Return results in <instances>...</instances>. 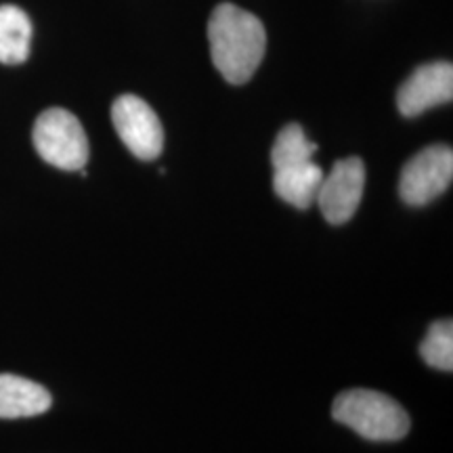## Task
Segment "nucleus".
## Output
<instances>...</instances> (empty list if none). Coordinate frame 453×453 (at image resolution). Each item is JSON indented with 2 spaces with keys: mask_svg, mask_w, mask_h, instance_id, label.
<instances>
[{
  "mask_svg": "<svg viewBox=\"0 0 453 453\" xmlns=\"http://www.w3.org/2000/svg\"><path fill=\"white\" fill-rule=\"evenodd\" d=\"M208 42L220 76L229 84H246L263 61L267 34L257 15L225 3L212 11Z\"/></svg>",
  "mask_w": 453,
  "mask_h": 453,
  "instance_id": "nucleus-1",
  "label": "nucleus"
},
{
  "mask_svg": "<svg viewBox=\"0 0 453 453\" xmlns=\"http://www.w3.org/2000/svg\"><path fill=\"white\" fill-rule=\"evenodd\" d=\"M332 418L367 441H401L410 433V416L388 395L350 388L336 396Z\"/></svg>",
  "mask_w": 453,
  "mask_h": 453,
  "instance_id": "nucleus-2",
  "label": "nucleus"
},
{
  "mask_svg": "<svg viewBox=\"0 0 453 453\" xmlns=\"http://www.w3.org/2000/svg\"><path fill=\"white\" fill-rule=\"evenodd\" d=\"M32 141L38 156L50 166L67 170H82L88 162V139L81 120L72 111L50 107L36 118Z\"/></svg>",
  "mask_w": 453,
  "mask_h": 453,
  "instance_id": "nucleus-3",
  "label": "nucleus"
},
{
  "mask_svg": "<svg viewBox=\"0 0 453 453\" xmlns=\"http://www.w3.org/2000/svg\"><path fill=\"white\" fill-rule=\"evenodd\" d=\"M453 179V151L447 145H430L405 164L399 179V196L407 206H426L445 194Z\"/></svg>",
  "mask_w": 453,
  "mask_h": 453,
  "instance_id": "nucleus-4",
  "label": "nucleus"
},
{
  "mask_svg": "<svg viewBox=\"0 0 453 453\" xmlns=\"http://www.w3.org/2000/svg\"><path fill=\"white\" fill-rule=\"evenodd\" d=\"M118 137L139 160H156L164 150V128L157 113L137 95H122L111 105Z\"/></svg>",
  "mask_w": 453,
  "mask_h": 453,
  "instance_id": "nucleus-5",
  "label": "nucleus"
},
{
  "mask_svg": "<svg viewBox=\"0 0 453 453\" xmlns=\"http://www.w3.org/2000/svg\"><path fill=\"white\" fill-rule=\"evenodd\" d=\"M365 166L361 157H344L334 164L330 173L324 174L319 191H317V206L327 223L344 225L355 217L364 197Z\"/></svg>",
  "mask_w": 453,
  "mask_h": 453,
  "instance_id": "nucleus-6",
  "label": "nucleus"
},
{
  "mask_svg": "<svg viewBox=\"0 0 453 453\" xmlns=\"http://www.w3.org/2000/svg\"><path fill=\"white\" fill-rule=\"evenodd\" d=\"M453 99V65L449 61L420 65L396 93V107L405 118L420 116L430 107Z\"/></svg>",
  "mask_w": 453,
  "mask_h": 453,
  "instance_id": "nucleus-7",
  "label": "nucleus"
},
{
  "mask_svg": "<svg viewBox=\"0 0 453 453\" xmlns=\"http://www.w3.org/2000/svg\"><path fill=\"white\" fill-rule=\"evenodd\" d=\"M53 396L41 384L27 378L0 373V418L15 420V418H32L49 411Z\"/></svg>",
  "mask_w": 453,
  "mask_h": 453,
  "instance_id": "nucleus-8",
  "label": "nucleus"
},
{
  "mask_svg": "<svg viewBox=\"0 0 453 453\" xmlns=\"http://www.w3.org/2000/svg\"><path fill=\"white\" fill-rule=\"evenodd\" d=\"M321 180H324V170L313 160L273 168V191L277 197L300 211H307L311 203H315Z\"/></svg>",
  "mask_w": 453,
  "mask_h": 453,
  "instance_id": "nucleus-9",
  "label": "nucleus"
},
{
  "mask_svg": "<svg viewBox=\"0 0 453 453\" xmlns=\"http://www.w3.org/2000/svg\"><path fill=\"white\" fill-rule=\"evenodd\" d=\"M32 21L24 9L0 4V64L19 65L30 57Z\"/></svg>",
  "mask_w": 453,
  "mask_h": 453,
  "instance_id": "nucleus-10",
  "label": "nucleus"
},
{
  "mask_svg": "<svg viewBox=\"0 0 453 453\" xmlns=\"http://www.w3.org/2000/svg\"><path fill=\"white\" fill-rule=\"evenodd\" d=\"M317 151V145L311 143L304 134V130L300 124H288L280 130L277 134L273 151H271V162H273V168L290 166V164H300L313 160Z\"/></svg>",
  "mask_w": 453,
  "mask_h": 453,
  "instance_id": "nucleus-11",
  "label": "nucleus"
},
{
  "mask_svg": "<svg viewBox=\"0 0 453 453\" xmlns=\"http://www.w3.org/2000/svg\"><path fill=\"white\" fill-rule=\"evenodd\" d=\"M424 364L441 372L453 370V324L451 319L434 321L420 344Z\"/></svg>",
  "mask_w": 453,
  "mask_h": 453,
  "instance_id": "nucleus-12",
  "label": "nucleus"
}]
</instances>
